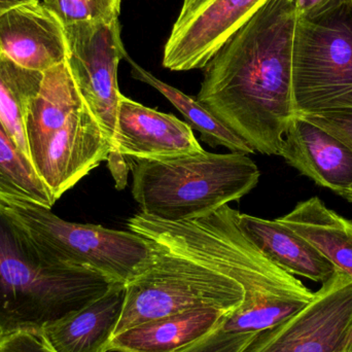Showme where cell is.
<instances>
[{"mask_svg": "<svg viewBox=\"0 0 352 352\" xmlns=\"http://www.w3.org/2000/svg\"><path fill=\"white\" fill-rule=\"evenodd\" d=\"M295 8L268 0L205 66L197 100L252 150L279 155L293 97Z\"/></svg>", "mask_w": 352, "mask_h": 352, "instance_id": "1", "label": "cell"}, {"mask_svg": "<svg viewBox=\"0 0 352 352\" xmlns=\"http://www.w3.org/2000/svg\"><path fill=\"white\" fill-rule=\"evenodd\" d=\"M128 228L148 240L153 258L148 268L126 285L115 336L182 312L214 309L231 314L243 303L241 285L197 250L177 223L138 213L129 219Z\"/></svg>", "mask_w": 352, "mask_h": 352, "instance_id": "2", "label": "cell"}, {"mask_svg": "<svg viewBox=\"0 0 352 352\" xmlns=\"http://www.w3.org/2000/svg\"><path fill=\"white\" fill-rule=\"evenodd\" d=\"M113 283L54 260L0 203V335L39 330L104 295Z\"/></svg>", "mask_w": 352, "mask_h": 352, "instance_id": "3", "label": "cell"}, {"mask_svg": "<svg viewBox=\"0 0 352 352\" xmlns=\"http://www.w3.org/2000/svg\"><path fill=\"white\" fill-rule=\"evenodd\" d=\"M238 212L225 205L200 219L177 223L190 243L245 292L243 303L225 318L221 330L256 334L297 314L314 293L245 237L238 226Z\"/></svg>", "mask_w": 352, "mask_h": 352, "instance_id": "4", "label": "cell"}, {"mask_svg": "<svg viewBox=\"0 0 352 352\" xmlns=\"http://www.w3.org/2000/svg\"><path fill=\"white\" fill-rule=\"evenodd\" d=\"M25 135L29 160L55 202L111 153L66 61L43 72L27 107Z\"/></svg>", "mask_w": 352, "mask_h": 352, "instance_id": "5", "label": "cell"}, {"mask_svg": "<svg viewBox=\"0 0 352 352\" xmlns=\"http://www.w3.org/2000/svg\"><path fill=\"white\" fill-rule=\"evenodd\" d=\"M132 194L142 213L169 223L194 221L252 192L260 180L256 163L241 153L134 160Z\"/></svg>", "mask_w": 352, "mask_h": 352, "instance_id": "6", "label": "cell"}, {"mask_svg": "<svg viewBox=\"0 0 352 352\" xmlns=\"http://www.w3.org/2000/svg\"><path fill=\"white\" fill-rule=\"evenodd\" d=\"M293 97L296 115L352 107V0L297 20Z\"/></svg>", "mask_w": 352, "mask_h": 352, "instance_id": "7", "label": "cell"}, {"mask_svg": "<svg viewBox=\"0 0 352 352\" xmlns=\"http://www.w3.org/2000/svg\"><path fill=\"white\" fill-rule=\"evenodd\" d=\"M2 204L41 250L58 262L90 269L113 283L127 285L152 261L148 240L134 232L70 223L36 205Z\"/></svg>", "mask_w": 352, "mask_h": 352, "instance_id": "8", "label": "cell"}, {"mask_svg": "<svg viewBox=\"0 0 352 352\" xmlns=\"http://www.w3.org/2000/svg\"><path fill=\"white\" fill-rule=\"evenodd\" d=\"M64 27L67 62L80 94L100 123L111 144L107 158L117 190L127 184L130 165L117 148L120 92L118 69L128 57L121 37L119 18L86 21Z\"/></svg>", "mask_w": 352, "mask_h": 352, "instance_id": "9", "label": "cell"}, {"mask_svg": "<svg viewBox=\"0 0 352 352\" xmlns=\"http://www.w3.org/2000/svg\"><path fill=\"white\" fill-rule=\"evenodd\" d=\"M352 328V279L337 269L308 305L258 333L243 352H342Z\"/></svg>", "mask_w": 352, "mask_h": 352, "instance_id": "10", "label": "cell"}, {"mask_svg": "<svg viewBox=\"0 0 352 352\" xmlns=\"http://www.w3.org/2000/svg\"><path fill=\"white\" fill-rule=\"evenodd\" d=\"M268 0H184L163 53L173 72L205 68L219 47Z\"/></svg>", "mask_w": 352, "mask_h": 352, "instance_id": "11", "label": "cell"}, {"mask_svg": "<svg viewBox=\"0 0 352 352\" xmlns=\"http://www.w3.org/2000/svg\"><path fill=\"white\" fill-rule=\"evenodd\" d=\"M118 153L134 160H161L202 152L192 127L170 113L122 95L117 122Z\"/></svg>", "mask_w": 352, "mask_h": 352, "instance_id": "12", "label": "cell"}, {"mask_svg": "<svg viewBox=\"0 0 352 352\" xmlns=\"http://www.w3.org/2000/svg\"><path fill=\"white\" fill-rule=\"evenodd\" d=\"M0 55L25 69L47 72L66 61L63 25L37 0L14 6L0 16Z\"/></svg>", "mask_w": 352, "mask_h": 352, "instance_id": "13", "label": "cell"}, {"mask_svg": "<svg viewBox=\"0 0 352 352\" xmlns=\"http://www.w3.org/2000/svg\"><path fill=\"white\" fill-rule=\"evenodd\" d=\"M279 156L320 186L351 197V148L306 118L296 115L289 121Z\"/></svg>", "mask_w": 352, "mask_h": 352, "instance_id": "14", "label": "cell"}, {"mask_svg": "<svg viewBox=\"0 0 352 352\" xmlns=\"http://www.w3.org/2000/svg\"><path fill=\"white\" fill-rule=\"evenodd\" d=\"M125 296L126 285L113 283L104 295L39 331L54 352H107L121 320Z\"/></svg>", "mask_w": 352, "mask_h": 352, "instance_id": "15", "label": "cell"}, {"mask_svg": "<svg viewBox=\"0 0 352 352\" xmlns=\"http://www.w3.org/2000/svg\"><path fill=\"white\" fill-rule=\"evenodd\" d=\"M237 223L245 237L269 260L291 274L324 283L337 271L309 241L277 219L238 212Z\"/></svg>", "mask_w": 352, "mask_h": 352, "instance_id": "16", "label": "cell"}, {"mask_svg": "<svg viewBox=\"0 0 352 352\" xmlns=\"http://www.w3.org/2000/svg\"><path fill=\"white\" fill-rule=\"evenodd\" d=\"M228 316L202 309L156 318L116 335L107 352H176L217 330Z\"/></svg>", "mask_w": 352, "mask_h": 352, "instance_id": "17", "label": "cell"}, {"mask_svg": "<svg viewBox=\"0 0 352 352\" xmlns=\"http://www.w3.org/2000/svg\"><path fill=\"white\" fill-rule=\"evenodd\" d=\"M277 221L305 238L352 279L351 221L329 209L318 197L300 202Z\"/></svg>", "mask_w": 352, "mask_h": 352, "instance_id": "18", "label": "cell"}, {"mask_svg": "<svg viewBox=\"0 0 352 352\" xmlns=\"http://www.w3.org/2000/svg\"><path fill=\"white\" fill-rule=\"evenodd\" d=\"M131 65L133 78L150 85L164 95L171 103L184 116L188 125L200 132L202 140L212 146H223L233 153L254 154L252 146H248L239 136L236 135L227 126L223 125L208 109H205L198 100L182 93V91L162 82L153 76L148 70L126 58Z\"/></svg>", "mask_w": 352, "mask_h": 352, "instance_id": "19", "label": "cell"}, {"mask_svg": "<svg viewBox=\"0 0 352 352\" xmlns=\"http://www.w3.org/2000/svg\"><path fill=\"white\" fill-rule=\"evenodd\" d=\"M0 202L52 208L49 190L0 122Z\"/></svg>", "mask_w": 352, "mask_h": 352, "instance_id": "20", "label": "cell"}, {"mask_svg": "<svg viewBox=\"0 0 352 352\" xmlns=\"http://www.w3.org/2000/svg\"><path fill=\"white\" fill-rule=\"evenodd\" d=\"M43 76V72L25 69L0 55V122L28 158L25 116L41 89Z\"/></svg>", "mask_w": 352, "mask_h": 352, "instance_id": "21", "label": "cell"}, {"mask_svg": "<svg viewBox=\"0 0 352 352\" xmlns=\"http://www.w3.org/2000/svg\"><path fill=\"white\" fill-rule=\"evenodd\" d=\"M63 26L86 21H111L121 12V0H37Z\"/></svg>", "mask_w": 352, "mask_h": 352, "instance_id": "22", "label": "cell"}, {"mask_svg": "<svg viewBox=\"0 0 352 352\" xmlns=\"http://www.w3.org/2000/svg\"><path fill=\"white\" fill-rule=\"evenodd\" d=\"M258 334H231L219 327L176 352H243Z\"/></svg>", "mask_w": 352, "mask_h": 352, "instance_id": "23", "label": "cell"}, {"mask_svg": "<svg viewBox=\"0 0 352 352\" xmlns=\"http://www.w3.org/2000/svg\"><path fill=\"white\" fill-rule=\"evenodd\" d=\"M300 116L336 136L352 151V107ZM347 200L352 202V192Z\"/></svg>", "mask_w": 352, "mask_h": 352, "instance_id": "24", "label": "cell"}, {"mask_svg": "<svg viewBox=\"0 0 352 352\" xmlns=\"http://www.w3.org/2000/svg\"><path fill=\"white\" fill-rule=\"evenodd\" d=\"M0 352H54L39 330H20L0 335Z\"/></svg>", "mask_w": 352, "mask_h": 352, "instance_id": "25", "label": "cell"}, {"mask_svg": "<svg viewBox=\"0 0 352 352\" xmlns=\"http://www.w3.org/2000/svg\"><path fill=\"white\" fill-rule=\"evenodd\" d=\"M342 1L343 0H292L297 20L314 18Z\"/></svg>", "mask_w": 352, "mask_h": 352, "instance_id": "26", "label": "cell"}, {"mask_svg": "<svg viewBox=\"0 0 352 352\" xmlns=\"http://www.w3.org/2000/svg\"><path fill=\"white\" fill-rule=\"evenodd\" d=\"M28 1L30 0H0V16L10 8Z\"/></svg>", "mask_w": 352, "mask_h": 352, "instance_id": "27", "label": "cell"}, {"mask_svg": "<svg viewBox=\"0 0 352 352\" xmlns=\"http://www.w3.org/2000/svg\"><path fill=\"white\" fill-rule=\"evenodd\" d=\"M342 352H352V328L349 336H347L344 345H343Z\"/></svg>", "mask_w": 352, "mask_h": 352, "instance_id": "28", "label": "cell"}]
</instances>
